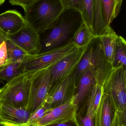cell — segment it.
Segmentation results:
<instances>
[{
	"instance_id": "obj_1",
	"label": "cell",
	"mask_w": 126,
	"mask_h": 126,
	"mask_svg": "<svg viewBox=\"0 0 126 126\" xmlns=\"http://www.w3.org/2000/svg\"><path fill=\"white\" fill-rule=\"evenodd\" d=\"M64 11L60 0H40L24 12V17L40 35L52 28Z\"/></svg>"
},
{
	"instance_id": "obj_2",
	"label": "cell",
	"mask_w": 126,
	"mask_h": 126,
	"mask_svg": "<svg viewBox=\"0 0 126 126\" xmlns=\"http://www.w3.org/2000/svg\"><path fill=\"white\" fill-rule=\"evenodd\" d=\"M80 13L74 9L65 10L52 28L42 44L41 51L61 46L73 34L83 22Z\"/></svg>"
},
{
	"instance_id": "obj_3",
	"label": "cell",
	"mask_w": 126,
	"mask_h": 126,
	"mask_svg": "<svg viewBox=\"0 0 126 126\" xmlns=\"http://www.w3.org/2000/svg\"><path fill=\"white\" fill-rule=\"evenodd\" d=\"M77 48L70 41L49 51L29 55L22 62L23 72H32L49 69Z\"/></svg>"
},
{
	"instance_id": "obj_4",
	"label": "cell",
	"mask_w": 126,
	"mask_h": 126,
	"mask_svg": "<svg viewBox=\"0 0 126 126\" xmlns=\"http://www.w3.org/2000/svg\"><path fill=\"white\" fill-rule=\"evenodd\" d=\"M32 72H23L0 89V102L17 108H26Z\"/></svg>"
},
{
	"instance_id": "obj_5",
	"label": "cell",
	"mask_w": 126,
	"mask_h": 126,
	"mask_svg": "<svg viewBox=\"0 0 126 126\" xmlns=\"http://www.w3.org/2000/svg\"><path fill=\"white\" fill-rule=\"evenodd\" d=\"M50 69L32 72L27 110L32 114L44 102L50 90Z\"/></svg>"
},
{
	"instance_id": "obj_6",
	"label": "cell",
	"mask_w": 126,
	"mask_h": 126,
	"mask_svg": "<svg viewBox=\"0 0 126 126\" xmlns=\"http://www.w3.org/2000/svg\"><path fill=\"white\" fill-rule=\"evenodd\" d=\"M103 89V93L111 98L118 111L126 110V68L114 69Z\"/></svg>"
},
{
	"instance_id": "obj_7",
	"label": "cell",
	"mask_w": 126,
	"mask_h": 126,
	"mask_svg": "<svg viewBox=\"0 0 126 126\" xmlns=\"http://www.w3.org/2000/svg\"><path fill=\"white\" fill-rule=\"evenodd\" d=\"M87 47L77 48L50 68V91L61 81L73 74L77 65L84 55Z\"/></svg>"
},
{
	"instance_id": "obj_8",
	"label": "cell",
	"mask_w": 126,
	"mask_h": 126,
	"mask_svg": "<svg viewBox=\"0 0 126 126\" xmlns=\"http://www.w3.org/2000/svg\"><path fill=\"white\" fill-rule=\"evenodd\" d=\"M78 109L74 96L66 103L50 109L35 126H46L77 120Z\"/></svg>"
},
{
	"instance_id": "obj_9",
	"label": "cell",
	"mask_w": 126,
	"mask_h": 126,
	"mask_svg": "<svg viewBox=\"0 0 126 126\" xmlns=\"http://www.w3.org/2000/svg\"><path fill=\"white\" fill-rule=\"evenodd\" d=\"M75 90L72 74L60 81L50 91L43 103L49 109L64 104L73 97Z\"/></svg>"
},
{
	"instance_id": "obj_10",
	"label": "cell",
	"mask_w": 126,
	"mask_h": 126,
	"mask_svg": "<svg viewBox=\"0 0 126 126\" xmlns=\"http://www.w3.org/2000/svg\"><path fill=\"white\" fill-rule=\"evenodd\" d=\"M94 54L90 69L91 71L96 83L103 86L114 70L113 66L107 61L104 54L99 37L93 39Z\"/></svg>"
},
{
	"instance_id": "obj_11",
	"label": "cell",
	"mask_w": 126,
	"mask_h": 126,
	"mask_svg": "<svg viewBox=\"0 0 126 126\" xmlns=\"http://www.w3.org/2000/svg\"><path fill=\"white\" fill-rule=\"evenodd\" d=\"M8 38L29 54H36L42 51L40 35L28 23L17 34Z\"/></svg>"
},
{
	"instance_id": "obj_12",
	"label": "cell",
	"mask_w": 126,
	"mask_h": 126,
	"mask_svg": "<svg viewBox=\"0 0 126 126\" xmlns=\"http://www.w3.org/2000/svg\"><path fill=\"white\" fill-rule=\"evenodd\" d=\"M25 17L15 10H7L0 14V35L3 39L20 32L27 24Z\"/></svg>"
},
{
	"instance_id": "obj_13",
	"label": "cell",
	"mask_w": 126,
	"mask_h": 126,
	"mask_svg": "<svg viewBox=\"0 0 126 126\" xmlns=\"http://www.w3.org/2000/svg\"><path fill=\"white\" fill-rule=\"evenodd\" d=\"M95 126H118L116 106L110 95L104 93L95 115Z\"/></svg>"
},
{
	"instance_id": "obj_14",
	"label": "cell",
	"mask_w": 126,
	"mask_h": 126,
	"mask_svg": "<svg viewBox=\"0 0 126 126\" xmlns=\"http://www.w3.org/2000/svg\"><path fill=\"white\" fill-rule=\"evenodd\" d=\"M31 114L26 109L17 108L0 102V122L2 123H26Z\"/></svg>"
},
{
	"instance_id": "obj_15",
	"label": "cell",
	"mask_w": 126,
	"mask_h": 126,
	"mask_svg": "<svg viewBox=\"0 0 126 126\" xmlns=\"http://www.w3.org/2000/svg\"><path fill=\"white\" fill-rule=\"evenodd\" d=\"M96 83L93 73L89 69L82 76L76 87L74 97L75 103L78 107V110L84 104L90 90Z\"/></svg>"
},
{
	"instance_id": "obj_16",
	"label": "cell",
	"mask_w": 126,
	"mask_h": 126,
	"mask_svg": "<svg viewBox=\"0 0 126 126\" xmlns=\"http://www.w3.org/2000/svg\"><path fill=\"white\" fill-rule=\"evenodd\" d=\"M118 35L111 28L106 33L98 37L104 55L107 61L113 66Z\"/></svg>"
},
{
	"instance_id": "obj_17",
	"label": "cell",
	"mask_w": 126,
	"mask_h": 126,
	"mask_svg": "<svg viewBox=\"0 0 126 126\" xmlns=\"http://www.w3.org/2000/svg\"><path fill=\"white\" fill-rule=\"evenodd\" d=\"M111 27H108L104 19L101 0H94L92 13L91 32L95 37L102 35Z\"/></svg>"
},
{
	"instance_id": "obj_18",
	"label": "cell",
	"mask_w": 126,
	"mask_h": 126,
	"mask_svg": "<svg viewBox=\"0 0 126 126\" xmlns=\"http://www.w3.org/2000/svg\"><path fill=\"white\" fill-rule=\"evenodd\" d=\"M93 54L94 47L92 40L88 45L84 55L73 73V79L76 87L82 76L91 67L93 60Z\"/></svg>"
},
{
	"instance_id": "obj_19",
	"label": "cell",
	"mask_w": 126,
	"mask_h": 126,
	"mask_svg": "<svg viewBox=\"0 0 126 126\" xmlns=\"http://www.w3.org/2000/svg\"><path fill=\"white\" fill-rule=\"evenodd\" d=\"M104 19L108 27L118 16L123 0H101Z\"/></svg>"
},
{
	"instance_id": "obj_20",
	"label": "cell",
	"mask_w": 126,
	"mask_h": 126,
	"mask_svg": "<svg viewBox=\"0 0 126 126\" xmlns=\"http://www.w3.org/2000/svg\"><path fill=\"white\" fill-rule=\"evenodd\" d=\"M95 38L89 28L83 21L74 32L70 41L78 48H83L88 46Z\"/></svg>"
},
{
	"instance_id": "obj_21",
	"label": "cell",
	"mask_w": 126,
	"mask_h": 126,
	"mask_svg": "<svg viewBox=\"0 0 126 126\" xmlns=\"http://www.w3.org/2000/svg\"><path fill=\"white\" fill-rule=\"evenodd\" d=\"M6 44L7 59L6 63L23 62L29 54L8 38L4 39Z\"/></svg>"
},
{
	"instance_id": "obj_22",
	"label": "cell",
	"mask_w": 126,
	"mask_h": 126,
	"mask_svg": "<svg viewBox=\"0 0 126 126\" xmlns=\"http://www.w3.org/2000/svg\"><path fill=\"white\" fill-rule=\"evenodd\" d=\"M103 93V86L95 84L90 90L84 104L90 108L95 115L98 110Z\"/></svg>"
},
{
	"instance_id": "obj_23",
	"label": "cell",
	"mask_w": 126,
	"mask_h": 126,
	"mask_svg": "<svg viewBox=\"0 0 126 126\" xmlns=\"http://www.w3.org/2000/svg\"><path fill=\"white\" fill-rule=\"evenodd\" d=\"M113 67L114 69L121 67L126 68V41L121 36L118 35L117 39Z\"/></svg>"
},
{
	"instance_id": "obj_24",
	"label": "cell",
	"mask_w": 126,
	"mask_h": 126,
	"mask_svg": "<svg viewBox=\"0 0 126 126\" xmlns=\"http://www.w3.org/2000/svg\"><path fill=\"white\" fill-rule=\"evenodd\" d=\"M22 62L18 61L7 64L0 68V80L7 82L23 73Z\"/></svg>"
},
{
	"instance_id": "obj_25",
	"label": "cell",
	"mask_w": 126,
	"mask_h": 126,
	"mask_svg": "<svg viewBox=\"0 0 126 126\" xmlns=\"http://www.w3.org/2000/svg\"><path fill=\"white\" fill-rule=\"evenodd\" d=\"M95 115L91 109L84 106L77 114L80 126H95Z\"/></svg>"
},
{
	"instance_id": "obj_26",
	"label": "cell",
	"mask_w": 126,
	"mask_h": 126,
	"mask_svg": "<svg viewBox=\"0 0 126 126\" xmlns=\"http://www.w3.org/2000/svg\"><path fill=\"white\" fill-rule=\"evenodd\" d=\"M94 1V0H83L82 10L80 13L83 21L86 24L91 31L92 26Z\"/></svg>"
},
{
	"instance_id": "obj_27",
	"label": "cell",
	"mask_w": 126,
	"mask_h": 126,
	"mask_svg": "<svg viewBox=\"0 0 126 126\" xmlns=\"http://www.w3.org/2000/svg\"><path fill=\"white\" fill-rule=\"evenodd\" d=\"M50 109L47 108L43 103V104H41L34 113L31 114L26 124L29 125L35 126L38 121L49 111Z\"/></svg>"
},
{
	"instance_id": "obj_28",
	"label": "cell",
	"mask_w": 126,
	"mask_h": 126,
	"mask_svg": "<svg viewBox=\"0 0 126 126\" xmlns=\"http://www.w3.org/2000/svg\"><path fill=\"white\" fill-rule=\"evenodd\" d=\"M64 11L74 9L81 13L82 9L83 0H60Z\"/></svg>"
},
{
	"instance_id": "obj_29",
	"label": "cell",
	"mask_w": 126,
	"mask_h": 126,
	"mask_svg": "<svg viewBox=\"0 0 126 126\" xmlns=\"http://www.w3.org/2000/svg\"><path fill=\"white\" fill-rule=\"evenodd\" d=\"M40 0H9L10 3L12 5L21 7L24 12Z\"/></svg>"
},
{
	"instance_id": "obj_30",
	"label": "cell",
	"mask_w": 126,
	"mask_h": 126,
	"mask_svg": "<svg viewBox=\"0 0 126 126\" xmlns=\"http://www.w3.org/2000/svg\"><path fill=\"white\" fill-rule=\"evenodd\" d=\"M6 44L4 40L0 43V68L3 66L7 61Z\"/></svg>"
},
{
	"instance_id": "obj_31",
	"label": "cell",
	"mask_w": 126,
	"mask_h": 126,
	"mask_svg": "<svg viewBox=\"0 0 126 126\" xmlns=\"http://www.w3.org/2000/svg\"><path fill=\"white\" fill-rule=\"evenodd\" d=\"M126 110L123 111H117L118 126H126Z\"/></svg>"
},
{
	"instance_id": "obj_32",
	"label": "cell",
	"mask_w": 126,
	"mask_h": 126,
	"mask_svg": "<svg viewBox=\"0 0 126 126\" xmlns=\"http://www.w3.org/2000/svg\"><path fill=\"white\" fill-rule=\"evenodd\" d=\"M46 126H80V125L77 119V120L72 121L56 124H50Z\"/></svg>"
},
{
	"instance_id": "obj_33",
	"label": "cell",
	"mask_w": 126,
	"mask_h": 126,
	"mask_svg": "<svg viewBox=\"0 0 126 126\" xmlns=\"http://www.w3.org/2000/svg\"><path fill=\"white\" fill-rule=\"evenodd\" d=\"M1 123L4 126H40L29 125L26 123L20 124H10L2 123Z\"/></svg>"
},
{
	"instance_id": "obj_34",
	"label": "cell",
	"mask_w": 126,
	"mask_h": 126,
	"mask_svg": "<svg viewBox=\"0 0 126 126\" xmlns=\"http://www.w3.org/2000/svg\"><path fill=\"white\" fill-rule=\"evenodd\" d=\"M6 0H0V6L4 3Z\"/></svg>"
},
{
	"instance_id": "obj_35",
	"label": "cell",
	"mask_w": 126,
	"mask_h": 126,
	"mask_svg": "<svg viewBox=\"0 0 126 126\" xmlns=\"http://www.w3.org/2000/svg\"><path fill=\"white\" fill-rule=\"evenodd\" d=\"M4 39L3 38V37L1 35H0V43Z\"/></svg>"
},
{
	"instance_id": "obj_36",
	"label": "cell",
	"mask_w": 126,
	"mask_h": 126,
	"mask_svg": "<svg viewBox=\"0 0 126 126\" xmlns=\"http://www.w3.org/2000/svg\"><path fill=\"white\" fill-rule=\"evenodd\" d=\"M0 126H4V125H3V124H1V123H0Z\"/></svg>"
},
{
	"instance_id": "obj_37",
	"label": "cell",
	"mask_w": 126,
	"mask_h": 126,
	"mask_svg": "<svg viewBox=\"0 0 126 126\" xmlns=\"http://www.w3.org/2000/svg\"></svg>"
}]
</instances>
